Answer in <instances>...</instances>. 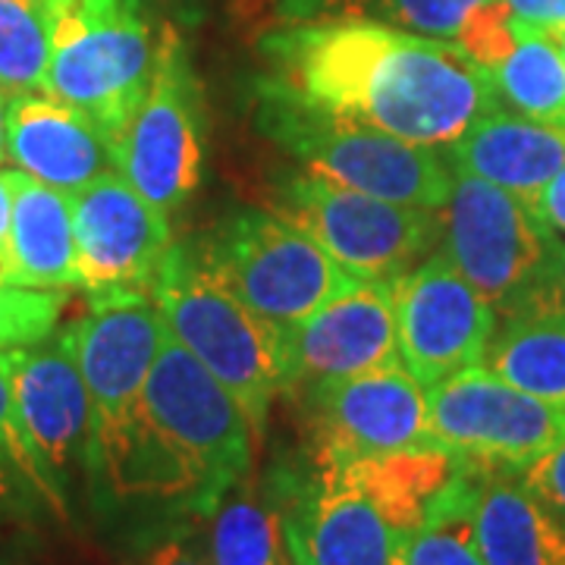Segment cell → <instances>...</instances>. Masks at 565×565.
<instances>
[{
	"label": "cell",
	"mask_w": 565,
	"mask_h": 565,
	"mask_svg": "<svg viewBox=\"0 0 565 565\" xmlns=\"http://www.w3.org/2000/svg\"><path fill=\"white\" fill-rule=\"evenodd\" d=\"M262 98L449 148L500 107L490 70L456 41L374 20H286L262 41Z\"/></svg>",
	"instance_id": "obj_1"
},
{
	"label": "cell",
	"mask_w": 565,
	"mask_h": 565,
	"mask_svg": "<svg viewBox=\"0 0 565 565\" xmlns=\"http://www.w3.org/2000/svg\"><path fill=\"white\" fill-rule=\"evenodd\" d=\"M148 289L167 330L236 396L262 440L270 405L289 393L286 330L245 308L195 243L170 245Z\"/></svg>",
	"instance_id": "obj_2"
},
{
	"label": "cell",
	"mask_w": 565,
	"mask_h": 565,
	"mask_svg": "<svg viewBox=\"0 0 565 565\" xmlns=\"http://www.w3.org/2000/svg\"><path fill=\"white\" fill-rule=\"evenodd\" d=\"M51 66L44 92L73 104L114 139L154 76L158 39L141 0H51Z\"/></svg>",
	"instance_id": "obj_3"
},
{
	"label": "cell",
	"mask_w": 565,
	"mask_h": 565,
	"mask_svg": "<svg viewBox=\"0 0 565 565\" xmlns=\"http://www.w3.org/2000/svg\"><path fill=\"white\" fill-rule=\"evenodd\" d=\"M270 211L305 230L359 280H399L444 239L440 211L386 202L311 170L280 177Z\"/></svg>",
	"instance_id": "obj_4"
},
{
	"label": "cell",
	"mask_w": 565,
	"mask_h": 565,
	"mask_svg": "<svg viewBox=\"0 0 565 565\" xmlns=\"http://www.w3.org/2000/svg\"><path fill=\"white\" fill-rule=\"evenodd\" d=\"M199 245L207 270L264 321L289 330L359 277L333 262L305 230L274 211H236Z\"/></svg>",
	"instance_id": "obj_5"
},
{
	"label": "cell",
	"mask_w": 565,
	"mask_h": 565,
	"mask_svg": "<svg viewBox=\"0 0 565 565\" xmlns=\"http://www.w3.org/2000/svg\"><path fill=\"white\" fill-rule=\"evenodd\" d=\"M258 114L264 132L318 177L427 211H444L449 202L456 173L440 148L412 145L355 122L327 120L274 98H262Z\"/></svg>",
	"instance_id": "obj_6"
},
{
	"label": "cell",
	"mask_w": 565,
	"mask_h": 565,
	"mask_svg": "<svg viewBox=\"0 0 565 565\" xmlns=\"http://www.w3.org/2000/svg\"><path fill=\"white\" fill-rule=\"evenodd\" d=\"M117 173L161 211H177L202 185L207 163L202 85L177 29L158 39L151 85L114 139Z\"/></svg>",
	"instance_id": "obj_7"
},
{
	"label": "cell",
	"mask_w": 565,
	"mask_h": 565,
	"mask_svg": "<svg viewBox=\"0 0 565 565\" xmlns=\"http://www.w3.org/2000/svg\"><path fill=\"white\" fill-rule=\"evenodd\" d=\"M452 173L444 255L493 311L515 318L544 270L556 233L519 195L462 170Z\"/></svg>",
	"instance_id": "obj_8"
},
{
	"label": "cell",
	"mask_w": 565,
	"mask_h": 565,
	"mask_svg": "<svg viewBox=\"0 0 565 565\" xmlns=\"http://www.w3.org/2000/svg\"><path fill=\"white\" fill-rule=\"evenodd\" d=\"M70 330L92 399V478L141 418V390L161 352L167 321L145 289H110L92 292L88 311Z\"/></svg>",
	"instance_id": "obj_9"
},
{
	"label": "cell",
	"mask_w": 565,
	"mask_h": 565,
	"mask_svg": "<svg viewBox=\"0 0 565 565\" xmlns=\"http://www.w3.org/2000/svg\"><path fill=\"white\" fill-rule=\"evenodd\" d=\"M141 412L221 500L255 468L258 434L236 396L167 330L141 390Z\"/></svg>",
	"instance_id": "obj_10"
},
{
	"label": "cell",
	"mask_w": 565,
	"mask_h": 565,
	"mask_svg": "<svg viewBox=\"0 0 565 565\" xmlns=\"http://www.w3.org/2000/svg\"><path fill=\"white\" fill-rule=\"evenodd\" d=\"M434 444L484 475H515L565 440V408L512 386L484 364L427 386Z\"/></svg>",
	"instance_id": "obj_11"
},
{
	"label": "cell",
	"mask_w": 565,
	"mask_h": 565,
	"mask_svg": "<svg viewBox=\"0 0 565 565\" xmlns=\"http://www.w3.org/2000/svg\"><path fill=\"white\" fill-rule=\"evenodd\" d=\"M399 362L427 390L484 362L497 311L446 255H427L393 280Z\"/></svg>",
	"instance_id": "obj_12"
},
{
	"label": "cell",
	"mask_w": 565,
	"mask_h": 565,
	"mask_svg": "<svg viewBox=\"0 0 565 565\" xmlns=\"http://www.w3.org/2000/svg\"><path fill=\"white\" fill-rule=\"evenodd\" d=\"M305 415L311 462L345 465L434 444L427 393L403 364L308 386Z\"/></svg>",
	"instance_id": "obj_13"
},
{
	"label": "cell",
	"mask_w": 565,
	"mask_h": 565,
	"mask_svg": "<svg viewBox=\"0 0 565 565\" xmlns=\"http://www.w3.org/2000/svg\"><path fill=\"white\" fill-rule=\"evenodd\" d=\"M7 364L22 427L70 500L73 484L92 471V399L82 381L73 330L63 327L44 343L7 349Z\"/></svg>",
	"instance_id": "obj_14"
},
{
	"label": "cell",
	"mask_w": 565,
	"mask_h": 565,
	"mask_svg": "<svg viewBox=\"0 0 565 565\" xmlns=\"http://www.w3.org/2000/svg\"><path fill=\"white\" fill-rule=\"evenodd\" d=\"M286 550L299 565H390L396 534L340 465L270 478Z\"/></svg>",
	"instance_id": "obj_15"
},
{
	"label": "cell",
	"mask_w": 565,
	"mask_h": 565,
	"mask_svg": "<svg viewBox=\"0 0 565 565\" xmlns=\"http://www.w3.org/2000/svg\"><path fill=\"white\" fill-rule=\"evenodd\" d=\"M76 267L88 292L148 289L173 245L167 211L151 204L117 170L73 195Z\"/></svg>",
	"instance_id": "obj_16"
},
{
	"label": "cell",
	"mask_w": 565,
	"mask_h": 565,
	"mask_svg": "<svg viewBox=\"0 0 565 565\" xmlns=\"http://www.w3.org/2000/svg\"><path fill=\"white\" fill-rule=\"evenodd\" d=\"M289 393L396 367L399 337L393 282L362 280L286 330Z\"/></svg>",
	"instance_id": "obj_17"
},
{
	"label": "cell",
	"mask_w": 565,
	"mask_h": 565,
	"mask_svg": "<svg viewBox=\"0 0 565 565\" xmlns=\"http://www.w3.org/2000/svg\"><path fill=\"white\" fill-rule=\"evenodd\" d=\"M7 158L17 170L76 195L117 170L114 145L98 122L47 92H17L7 110Z\"/></svg>",
	"instance_id": "obj_18"
},
{
	"label": "cell",
	"mask_w": 565,
	"mask_h": 565,
	"mask_svg": "<svg viewBox=\"0 0 565 565\" xmlns=\"http://www.w3.org/2000/svg\"><path fill=\"white\" fill-rule=\"evenodd\" d=\"M452 170L500 185L537 207L544 189L565 167V126L527 120L503 107L484 114L446 148Z\"/></svg>",
	"instance_id": "obj_19"
},
{
	"label": "cell",
	"mask_w": 565,
	"mask_h": 565,
	"mask_svg": "<svg viewBox=\"0 0 565 565\" xmlns=\"http://www.w3.org/2000/svg\"><path fill=\"white\" fill-rule=\"evenodd\" d=\"M7 182L13 195L7 239L13 262V286L61 292L79 286L73 195L44 185L22 170H7Z\"/></svg>",
	"instance_id": "obj_20"
},
{
	"label": "cell",
	"mask_w": 565,
	"mask_h": 565,
	"mask_svg": "<svg viewBox=\"0 0 565 565\" xmlns=\"http://www.w3.org/2000/svg\"><path fill=\"white\" fill-rule=\"evenodd\" d=\"M343 475L362 490L384 515L396 537L424 525L430 509L468 471V462L440 444L408 446L381 456H364L340 465Z\"/></svg>",
	"instance_id": "obj_21"
},
{
	"label": "cell",
	"mask_w": 565,
	"mask_h": 565,
	"mask_svg": "<svg viewBox=\"0 0 565 565\" xmlns=\"http://www.w3.org/2000/svg\"><path fill=\"white\" fill-rule=\"evenodd\" d=\"M475 534L487 565H565V519L512 475L481 478Z\"/></svg>",
	"instance_id": "obj_22"
},
{
	"label": "cell",
	"mask_w": 565,
	"mask_h": 565,
	"mask_svg": "<svg viewBox=\"0 0 565 565\" xmlns=\"http://www.w3.org/2000/svg\"><path fill=\"white\" fill-rule=\"evenodd\" d=\"M202 556L207 565H286L282 512L270 484L252 475L223 493L202 515Z\"/></svg>",
	"instance_id": "obj_23"
},
{
	"label": "cell",
	"mask_w": 565,
	"mask_h": 565,
	"mask_svg": "<svg viewBox=\"0 0 565 565\" xmlns=\"http://www.w3.org/2000/svg\"><path fill=\"white\" fill-rule=\"evenodd\" d=\"M487 371L550 405L565 408V315L509 318L487 345Z\"/></svg>",
	"instance_id": "obj_24"
},
{
	"label": "cell",
	"mask_w": 565,
	"mask_h": 565,
	"mask_svg": "<svg viewBox=\"0 0 565 565\" xmlns=\"http://www.w3.org/2000/svg\"><path fill=\"white\" fill-rule=\"evenodd\" d=\"M512 54L490 70L500 104H509L527 120L565 126V57L559 41L534 32L522 22Z\"/></svg>",
	"instance_id": "obj_25"
},
{
	"label": "cell",
	"mask_w": 565,
	"mask_h": 565,
	"mask_svg": "<svg viewBox=\"0 0 565 565\" xmlns=\"http://www.w3.org/2000/svg\"><path fill=\"white\" fill-rule=\"evenodd\" d=\"M484 471L471 468L430 509L424 525L396 537L390 565H487L475 534V503Z\"/></svg>",
	"instance_id": "obj_26"
},
{
	"label": "cell",
	"mask_w": 565,
	"mask_h": 565,
	"mask_svg": "<svg viewBox=\"0 0 565 565\" xmlns=\"http://www.w3.org/2000/svg\"><path fill=\"white\" fill-rule=\"evenodd\" d=\"M487 0H282L286 20H374L427 39H456L462 20Z\"/></svg>",
	"instance_id": "obj_27"
},
{
	"label": "cell",
	"mask_w": 565,
	"mask_h": 565,
	"mask_svg": "<svg viewBox=\"0 0 565 565\" xmlns=\"http://www.w3.org/2000/svg\"><path fill=\"white\" fill-rule=\"evenodd\" d=\"M51 66V7L47 0H0V85L44 92Z\"/></svg>",
	"instance_id": "obj_28"
},
{
	"label": "cell",
	"mask_w": 565,
	"mask_h": 565,
	"mask_svg": "<svg viewBox=\"0 0 565 565\" xmlns=\"http://www.w3.org/2000/svg\"><path fill=\"white\" fill-rule=\"evenodd\" d=\"M0 465L20 484V490L35 497L41 505H47L54 515H61V519L70 515V500L63 497L61 487L54 484V478L47 475V468L39 459L35 446L22 427L13 384H10L7 349H0Z\"/></svg>",
	"instance_id": "obj_29"
},
{
	"label": "cell",
	"mask_w": 565,
	"mask_h": 565,
	"mask_svg": "<svg viewBox=\"0 0 565 565\" xmlns=\"http://www.w3.org/2000/svg\"><path fill=\"white\" fill-rule=\"evenodd\" d=\"M66 292L0 286V349L44 343L57 333Z\"/></svg>",
	"instance_id": "obj_30"
},
{
	"label": "cell",
	"mask_w": 565,
	"mask_h": 565,
	"mask_svg": "<svg viewBox=\"0 0 565 565\" xmlns=\"http://www.w3.org/2000/svg\"><path fill=\"white\" fill-rule=\"evenodd\" d=\"M452 41L478 66L497 70L512 54L519 41V25H515L512 10L505 7V0H487L465 17Z\"/></svg>",
	"instance_id": "obj_31"
},
{
	"label": "cell",
	"mask_w": 565,
	"mask_h": 565,
	"mask_svg": "<svg viewBox=\"0 0 565 565\" xmlns=\"http://www.w3.org/2000/svg\"><path fill=\"white\" fill-rule=\"evenodd\" d=\"M512 478L525 487L534 500H541L550 512L565 519V440L522 465Z\"/></svg>",
	"instance_id": "obj_32"
},
{
	"label": "cell",
	"mask_w": 565,
	"mask_h": 565,
	"mask_svg": "<svg viewBox=\"0 0 565 565\" xmlns=\"http://www.w3.org/2000/svg\"><path fill=\"white\" fill-rule=\"evenodd\" d=\"M541 311H559V315H565V243L559 236L550 245V258H546L544 270H541V277L534 282V289L527 292L519 315H541Z\"/></svg>",
	"instance_id": "obj_33"
},
{
	"label": "cell",
	"mask_w": 565,
	"mask_h": 565,
	"mask_svg": "<svg viewBox=\"0 0 565 565\" xmlns=\"http://www.w3.org/2000/svg\"><path fill=\"white\" fill-rule=\"evenodd\" d=\"M505 7L534 32H546L556 41L565 32V0H505Z\"/></svg>",
	"instance_id": "obj_34"
},
{
	"label": "cell",
	"mask_w": 565,
	"mask_h": 565,
	"mask_svg": "<svg viewBox=\"0 0 565 565\" xmlns=\"http://www.w3.org/2000/svg\"><path fill=\"white\" fill-rule=\"evenodd\" d=\"M139 565H207L204 563L202 550L192 546V541L185 534H170L158 544L151 546Z\"/></svg>",
	"instance_id": "obj_35"
},
{
	"label": "cell",
	"mask_w": 565,
	"mask_h": 565,
	"mask_svg": "<svg viewBox=\"0 0 565 565\" xmlns=\"http://www.w3.org/2000/svg\"><path fill=\"white\" fill-rule=\"evenodd\" d=\"M537 217L553 230V233H565V167L553 177V182L544 189L541 202H537Z\"/></svg>",
	"instance_id": "obj_36"
},
{
	"label": "cell",
	"mask_w": 565,
	"mask_h": 565,
	"mask_svg": "<svg viewBox=\"0 0 565 565\" xmlns=\"http://www.w3.org/2000/svg\"><path fill=\"white\" fill-rule=\"evenodd\" d=\"M10 217H13V195H10L7 170H0V245L3 248H7V239H10Z\"/></svg>",
	"instance_id": "obj_37"
},
{
	"label": "cell",
	"mask_w": 565,
	"mask_h": 565,
	"mask_svg": "<svg viewBox=\"0 0 565 565\" xmlns=\"http://www.w3.org/2000/svg\"><path fill=\"white\" fill-rule=\"evenodd\" d=\"M7 110H10V92L0 85V163H7Z\"/></svg>",
	"instance_id": "obj_38"
},
{
	"label": "cell",
	"mask_w": 565,
	"mask_h": 565,
	"mask_svg": "<svg viewBox=\"0 0 565 565\" xmlns=\"http://www.w3.org/2000/svg\"><path fill=\"white\" fill-rule=\"evenodd\" d=\"M20 493H22L20 484H17V481L3 471V465H0V509H3L7 503H13Z\"/></svg>",
	"instance_id": "obj_39"
},
{
	"label": "cell",
	"mask_w": 565,
	"mask_h": 565,
	"mask_svg": "<svg viewBox=\"0 0 565 565\" xmlns=\"http://www.w3.org/2000/svg\"><path fill=\"white\" fill-rule=\"evenodd\" d=\"M0 286H13V262H10V248L0 245Z\"/></svg>",
	"instance_id": "obj_40"
},
{
	"label": "cell",
	"mask_w": 565,
	"mask_h": 565,
	"mask_svg": "<svg viewBox=\"0 0 565 565\" xmlns=\"http://www.w3.org/2000/svg\"><path fill=\"white\" fill-rule=\"evenodd\" d=\"M559 47H563V57H565V32L559 35Z\"/></svg>",
	"instance_id": "obj_41"
},
{
	"label": "cell",
	"mask_w": 565,
	"mask_h": 565,
	"mask_svg": "<svg viewBox=\"0 0 565 565\" xmlns=\"http://www.w3.org/2000/svg\"><path fill=\"white\" fill-rule=\"evenodd\" d=\"M286 565H299V563H296V559H292V556H289V559H286Z\"/></svg>",
	"instance_id": "obj_42"
},
{
	"label": "cell",
	"mask_w": 565,
	"mask_h": 565,
	"mask_svg": "<svg viewBox=\"0 0 565 565\" xmlns=\"http://www.w3.org/2000/svg\"><path fill=\"white\" fill-rule=\"evenodd\" d=\"M47 3H51V0H47Z\"/></svg>",
	"instance_id": "obj_43"
}]
</instances>
